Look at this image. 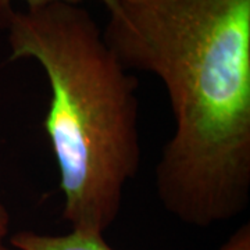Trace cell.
<instances>
[{"mask_svg": "<svg viewBox=\"0 0 250 250\" xmlns=\"http://www.w3.org/2000/svg\"><path fill=\"white\" fill-rule=\"evenodd\" d=\"M103 38L128 71L159 78L174 128L154 170L161 206L190 227L250 200V0H120Z\"/></svg>", "mask_w": 250, "mask_h": 250, "instance_id": "1", "label": "cell"}, {"mask_svg": "<svg viewBox=\"0 0 250 250\" xmlns=\"http://www.w3.org/2000/svg\"><path fill=\"white\" fill-rule=\"evenodd\" d=\"M14 1L17 0H0V28H4L6 21L14 10ZM25 3V7H38L52 3H68V4H81L85 0H21ZM106 6L107 11L113 10L118 4L120 0H98Z\"/></svg>", "mask_w": 250, "mask_h": 250, "instance_id": "4", "label": "cell"}, {"mask_svg": "<svg viewBox=\"0 0 250 250\" xmlns=\"http://www.w3.org/2000/svg\"><path fill=\"white\" fill-rule=\"evenodd\" d=\"M0 250H16V249H11V248H7L6 245H0Z\"/></svg>", "mask_w": 250, "mask_h": 250, "instance_id": "6", "label": "cell"}, {"mask_svg": "<svg viewBox=\"0 0 250 250\" xmlns=\"http://www.w3.org/2000/svg\"><path fill=\"white\" fill-rule=\"evenodd\" d=\"M10 245L16 250H116L104 241L103 235L74 229L62 235L20 231L10 236ZM248 245H250L249 224L242 225L220 250H243Z\"/></svg>", "mask_w": 250, "mask_h": 250, "instance_id": "3", "label": "cell"}, {"mask_svg": "<svg viewBox=\"0 0 250 250\" xmlns=\"http://www.w3.org/2000/svg\"><path fill=\"white\" fill-rule=\"evenodd\" d=\"M10 229V214L4 205L0 202V245H4Z\"/></svg>", "mask_w": 250, "mask_h": 250, "instance_id": "5", "label": "cell"}, {"mask_svg": "<svg viewBox=\"0 0 250 250\" xmlns=\"http://www.w3.org/2000/svg\"><path fill=\"white\" fill-rule=\"evenodd\" d=\"M243 250H250V245H248V246H246Z\"/></svg>", "mask_w": 250, "mask_h": 250, "instance_id": "7", "label": "cell"}, {"mask_svg": "<svg viewBox=\"0 0 250 250\" xmlns=\"http://www.w3.org/2000/svg\"><path fill=\"white\" fill-rule=\"evenodd\" d=\"M10 60H34L50 88L43 129L71 229L104 235L141 166L138 80L88 10L52 3L13 10Z\"/></svg>", "mask_w": 250, "mask_h": 250, "instance_id": "2", "label": "cell"}]
</instances>
